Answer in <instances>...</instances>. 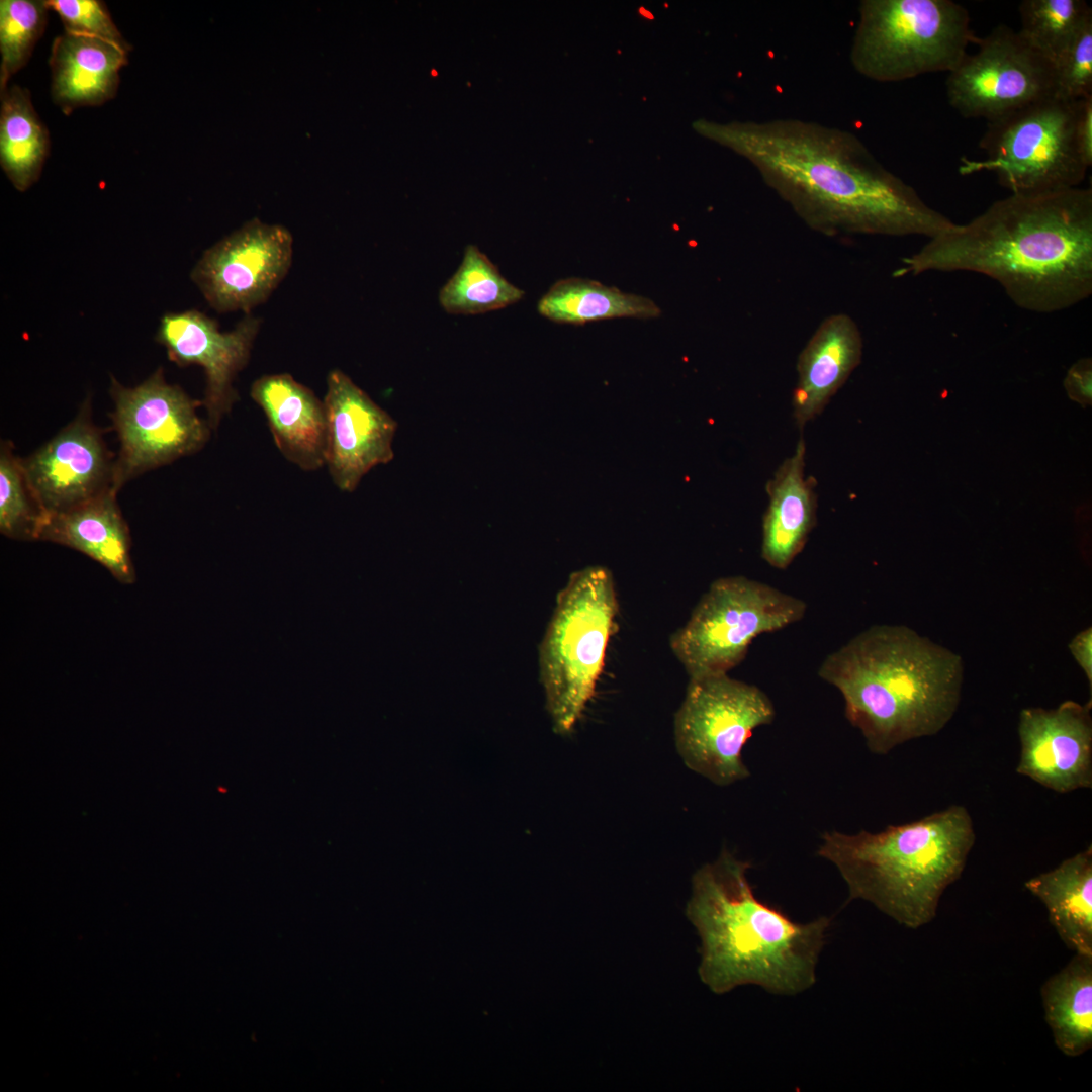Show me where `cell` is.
Instances as JSON below:
<instances>
[{
	"mask_svg": "<svg viewBox=\"0 0 1092 1092\" xmlns=\"http://www.w3.org/2000/svg\"><path fill=\"white\" fill-rule=\"evenodd\" d=\"M1068 396L1083 407L1092 403V360L1082 358L1068 370L1064 379Z\"/></svg>",
	"mask_w": 1092,
	"mask_h": 1092,
	"instance_id": "33",
	"label": "cell"
},
{
	"mask_svg": "<svg viewBox=\"0 0 1092 1092\" xmlns=\"http://www.w3.org/2000/svg\"><path fill=\"white\" fill-rule=\"evenodd\" d=\"M1068 648L1083 670L1088 682L1090 693L1092 691V628L1087 627L1078 632L1069 642Z\"/></svg>",
	"mask_w": 1092,
	"mask_h": 1092,
	"instance_id": "34",
	"label": "cell"
},
{
	"mask_svg": "<svg viewBox=\"0 0 1092 1092\" xmlns=\"http://www.w3.org/2000/svg\"><path fill=\"white\" fill-rule=\"evenodd\" d=\"M776 710L758 687L727 674L689 680L674 715L675 746L691 770L725 787L750 776L742 750L753 731L772 723Z\"/></svg>",
	"mask_w": 1092,
	"mask_h": 1092,
	"instance_id": "10",
	"label": "cell"
},
{
	"mask_svg": "<svg viewBox=\"0 0 1092 1092\" xmlns=\"http://www.w3.org/2000/svg\"><path fill=\"white\" fill-rule=\"evenodd\" d=\"M750 868L723 849L693 875L686 915L701 939L699 977L718 995L745 985L802 993L816 982L830 918L799 923L759 900Z\"/></svg>",
	"mask_w": 1092,
	"mask_h": 1092,
	"instance_id": "3",
	"label": "cell"
},
{
	"mask_svg": "<svg viewBox=\"0 0 1092 1092\" xmlns=\"http://www.w3.org/2000/svg\"><path fill=\"white\" fill-rule=\"evenodd\" d=\"M978 37L952 0H862L849 52L853 69L882 83L954 70Z\"/></svg>",
	"mask_w": 1092,
	"mask_h": 1092,
	"instance_id": "7",
	"label": "cell"
},
{
	"mask_svg": "<svg viewBox=\"0 0 1092 1092\" xmlns=\"http://www.w3.org/2000/svg\"><path fill=\"white\" fill-rule=\"evenodd\" d=\"M901 262L895 277L980 273L1022 309L1069 308L1092 294V189L1010 194Z\"/></svg>",
	"mask_w": 1092,
	"mask_h": 1092,
	"instance_id": "2",
	"label": "cell"
},
{
	"mask_svg": "<svg viewBox=\"0 0 1092 1092\" xmlns=\"http://www.w3.org/2000/svg\"><path fill=\"white\" fill-rule=\"evenodd\" d=\"M127 52L102 38L64 32L55 38L50 57L52 97L66 114L113 98Z\"/></svg>",
	"mask_w": 1092,
	"mask_h": 1092,
	"instance_id": "22",
	"label": "cell"
},
{
	"mask_svg": "<svg viewBox=\"0 0 1092 1092\" xmlns=\"http://www.w3.org/2000/svg\"><path fill=\"white\" fill-rule=\"evenodd\" d=\"M326 465L334 484L352 492L373 467L389 463L396 421L339 369L329 373Z\"/></svg>",
	"mask_w": 1092,
	"mask_h": 1092,
	"instance_id": "16",
	"label": "cell"
},
{
	"mask_svg": "<svg viewBox=\"0 0 1092 1092\" xmlns=\"http://www.w3.org/2000/svg\"><path fill=\"white\" fill-rule=\"evenodd\" d=\"M861 355V333L851 316L833 313L820 323L797 361L792 406L799 429L824 411L859 365Z\"/></svg>",
	"mask_w": 1092,
	"mask_h": 1092,
	"instance_id": "19",
	"label": "cell"
},
{
	"mask_svg": "<svg viewBox=\"0 0 1092 1092\" xmlns=\"http://www.w3.org/2000/svg\"><path fill=\"white\" fill-rule=\"evenodd\" d=\"M975 840L969 811L951 805L876 833L826 832L817 854L836 867L850 900L867 901L900 925L917 929L935 918Z\"/></svg>",
	"mask_w": 1092,
	"mask_h": 1092,
	"instance_id": "5",
	"label": "cell"
},
{
	"mask_svg": "<svg viewBox=\"0 0 1092 1092\" xmlns=\"http://www.w3.org/2000/svg\"><path fill=\"white\" fill-rule=\"evenodd\" d=\"M1081 100L1046 97L988 121L985 158L963 157L959 173L992 172L1010 194L1080 187L1090 168L1077 138Z\"/></svg>",
	"mask_w": 1092,
	"mask_h": 1092,
	"instance_id": "8",
	"label": "cell"
},
{
	"mask_svg": "<svg viewBox=\"0 0 1092 1092\" xmlns=\"http://www.w3.org/2000/svg\"><path fill=\"white\" fill-rule=\"evenodd\" d=\"M976 44L946 79L948 103L962 116L991 121L1054 96L1053 63L1011 27L998 25Z\"/></svg>",
	"mask_w": 1092,
	"mask_h": 1092,
	"instance_id": "12",
	"label": "cell"
},
{
	"mask_svg": "<svg viewBox=\"0 0 1092 1092\" xmlns=\"http://www.w3.org/2000/svg\"><path fill=\"white\" fill-rule=\"evenodd\" d=\"M49 150V132L29 92L17 85L1 91L0 164L17 190L25 191L37 181Z\"/></svg>",
	"mask_w": 1092,
	"mask_h": 1092,
	"instance_id": "26",
	"label": "cell"
},
{
	"mask_svg": "<svg viewBox=\"0 0 1092 1092\" xmlns=\"http://www.w3.org/2000/svg\"><path fill=\"white\" fill-rule=\"evenodd\" d=\"M1024 887L1042 902L1067 947L1092 956V846L1030 878Z\"/></svg>",
	"mask_w": 1092,
	"mask_h": 1092,
	"instance_id": "23",
	"label": "cell"
},
{
	"mask_svg": "<svg viewBox=\"0 0 1092 1092\" xmlns=\"http://www.w3.org/2000/svg\"><path fill=\"white\" fill-rule=\"evenodd\" d=\"M818 675L844 700L848 722L875 754L940 732L962 694L960 654L914 629L877 624L828 654Z\"/></svg>",
	"mask_w": 1092,
	"mask_h": 1092,
	"instance_id": "4",
	"label": "cell"
},
{
	"mask_svg": "<svg viewBox=\"0 0 1092 1092\" xmlns=\"http://www.w3.org/2000/svg\"><path fill=\"white\" fill-rule=\"evenodd\" d=\"M62 20L66 32L84 34L105 39L128 51L121 33L114 24L106 6L97 0H49Z\"/></svg>",
	"mask_w": 1092,
	"mask_h": 1092,
	"instance_id": "32",
	"label": "cell"
},
{
	"mask_svg": "<svg viewBox=\"0 0 1092 1092\" xmlns=\"http://www.w3.org/2000/svg\"><path fill=\"white\" fill-rule=\"evenodd\" d=\"M537 308L552 322L570 325L618 317L646 320L661 314L660 307L648 297L577 277L556 281L540 298Z\"/></svg>",
	"mask_w": 1092,
	"mask_h": 1092,
	"instance_id": "25",
	"label": "cell"
},
{
	"mask_svg": "<svg viewBox=\"0 0 1092 1092\" xmlns=\"http://www.w3.org/2000/svg\"><path fill=\"white\" fill-rule=\"evenodd\" d=\"M806 443L801 438L766 482L768 505L762 518L761 558L786 569L802 552L817 521L816 480L806 476Z\"/></svg>",
	"mask_w": 1092,
	"mask_h": 1092,
	"instance_id": "20",
	"label": "cell"
},
{
	"mask_svg": "<svg viewBox=\"0 0 1092 1092\" xmlns=\"http://www.w3.org/2000/svg\"><path fill=\"white\" fill-rule=\"evenodd\" d=\"M618 613L612 572L592 565L559 592L539 647L540 679L553 729L570 733L594 697Z\"/></svg>",
	"mask_w": 1092,
	"mask_h": 1092,
	"instance_id": "6",
	"label": "cell"
},
{
	"mask_svg": "<svg viewBox=\"0 0 1092 1092\" xmlns=\"http://www.w3.org/2000/svg\"><path fill=\"white\" fill-rule=\"evenodd\" d=\"M252 399L266 416L282 455L300 469L326 465L327 415L324 401L290 374H268L256 379Z\"/></svg>",
	"mask_w": 1092,
	"mask_h": 1092,
	"instance_id": "18",
	"label": "cell"
},
{
	"mask_svg": "<svg viewBox=\"0 0 1092 1092\" xmlns=\"http://www.w3.org/2000/svg\"><path fill=\"white\" fill-rule=\"evenodd\" d=\"M110 489L69 511L46 516L37 540L77 550L104 566L119 582L135 581L130 533Z\"/></svg>",
	"mask_w": 1092,
	"mask_h": 1092,
	"instance_id": "21",
	"label": "cell"
},
{
	"mask_svg": "<svg viewBox=\"0 0 1092 1092\" xmlns=\"http://www.w3.org/2000/svg\"><path fill=\"white\" fill-rule=\"evenodd\" d=\"M1077 138L1082 156L1089 167L1092 165V96L1080 101Z\"/></svg>",
	"mask_w": 1092,
	"mask_h": 1092,
	"instance_id": "35",
	"label": "cell"
},
{
	"mask_svg": "<svg viewBox=\"0 0 1092 1092\" xmlns=\"http://www.w3.org/2000/svg\"><path fill=\"white\" fill-rule=\"evenodd\" d=\"M292 258L291 233L253 218L206 249L190 278L216 311L249 313L282 282Z\"/></svg>",
	"mask_w": 1092,
	"mask_h": 1092,
	"instance_id": "13",
	"label": "cell"
},
{
	"mask_svg": "<svg viewBox=\"0 0 1092 1092\" xmlns=\"http://www.w3.org/2000/svg\"><path fill=\"white\" fill-rule=\"evenodd\" d=\"M1018 775L1060 794L1092 787L1091 701L1068 700L1055 709L1019 713Z\"/></svg>",
	"mask_w": 1092,
	"mask_h": 1092,
	"instance_id": "17",
	"label": "cell"
},
{
	"mask_svg": "<svg viewBox=\"0 0 1092 1092\" xmlns=\"http://www.w3.org/2000/svg\"><path fill=\"white\" fill-rule=\"evenodd\" d=\"M1044 1018L1056 1046L1078 1057L1092 1046V956L1075 953L1041 986Z\"/></svg>",
	"mask_w": 1092,
	"mask_h": 1092,
	"instance_id": "24",
	"label": "cell"
},
{
	"mask_svg": "<svg viewBox=\"0 0 1092 1092\" xmlns=\"http://www.w3.org/2000/svg\"><path fill=\"white\" fill-rule=\"evenodd\" d=\"M806 610L802 599L767 583L742 575L721 577L671 635L670 648L690 679L727 674L757 636L800 621Z\"/></svg>",
	"mask_w": 1092,
	"mask_h": 1092,
	"instance_id": "9",
	"label": "cell"
},
{
	"mask_svg": "<svg viewBox=\"0 0 1092 1092\" xmlns=\"http://www.w3.org/2000/svg\"><path fill=\"white\" fill-rule=\"evenodd\" d=\"M110 414L120 443L114 465V488L118 491L133 477L200 451L211 428L180 386L166 381L162 368L133 387L111 377Z\"/></svg>",
	"mask_w": 1092,
	"mask_h": 1092,
	"instance_id": "11",
	"label": "cell"
},
{
	"mask_svg": "<svg viewBox=\"0 0 1092 1092\" xmlns=\"http://www.w3.org/2000/svg\"><path fill=\"white\" fill-rule=\"evenodd\" d=\"M694 126L747 160L805 224L825 236L931 239L957 224L848 130L791 117L701 119Z\"/></svg>",
	"mask_w": 1092,
	"mask_h": 1092,
	"instance_id": "1",
	"label": "cell"
},
{
	"mask_svg": "<svg viewBox=\"0 0 1092 1092\" xmlns=\"http://www.w3.org/2000/svg\"><path fill=\"white\" fill-rule=\"evenodd\" d=\"M1019 17L1020 37L1054 65L1092 10L1083 0H1024Z\"/></svg>",
	"mask_w": 1092,
	"mask_h": 1092,
	"instance_id": "28",
	"label": "cell"
},
{
	"mask_svg": "<svg viewBox=\"0 0 1092 1092\" xmlns=\"http://www.w3.org/2000/svg\"><path fill=\"white\" fill-rule=\"evenodd\" d=\"M43 514L28 486L21 459L13 445L4 441L0 449V532L16 540H37Z\"/></svg>",
	"mask_w": 1092,
	"mask_h": 1092,
	"instance_id": "30",
	"label": "cell"
},
{
	"mask_svg": "<svg viewBox=\"0 0 1092 1092\" xmlns=\"http://www.w3.org/2000/svg\"><path fill=\"white\" fill-rule=\"evenodd\" d=\"M1054 97L1077 101L1092 96V17L1054 63Z\"/></svg>",
	"mask_w": 1092,
	"mask_h": 1092,
	"instance_id": "31",
	"label": "cell"
},
{
	"mask_svg": "<svg viewBox=\"0 0 1092 1092\" xmlns=\"http://www.w3.org/2000/svg\"><path fill=\"white\" fill-rule=\"evenodd\" d=\"M49 10L47 1H0V92L29 60L44 31Z\"/></svg>",
	"mask_w": 1092,
	"mask_h": 1092,
	"instance_id": "29",
	"label": "cell"
},
{
	"mask_svg": "<svg viewBox=\"0 0 1092 1092\" xmlns=\"http://www.w3.org/2000/svg\"><path fill=\"white\" fill-rule=\"evenodd\" d=\"M90 411V402L86 400L71 423L30 456L21 459L28 486L43 518L115 489V460L106 448L101 430L93 424Z\"/></svg>",
	"mask_w": 1092,
	"mask_h": 1092,
	"instance_id": "14",
	"label": "cell"
},
{
	"mask_svg": "<svg viewBox=\"0 0 1092 1092\" xmlns=\"http://www.w3.org/2000/svg\"><path fill=\"white\" fill-rule=\"evenodd\" d=\"M261 320L247 313L232 330L221 332L215 320L196 309L165 313L156 340L169 359L180 367L198 365L205 374L201 400L211 430L238 401L234 386L238 373L248 364Z\"/></svg>",
	"mask_w": 1092,
	"mask_h": 1092,
	"instance_id": "15",
	"label": "cell"
},
{
	"mask_svg": "<svg viewBox=\"0 0 1092 1092\" xmlns=\"http://www.w3.org/2000/svg\"><path fill=\"white\" fill-rule=\"evenodd\" d=\"M524 294L485 254L469 245L457 271L441 288L439 301L452 314H479L512 305Z\"/></svg>",
	"mask_w": 1092,
	"mask_h": 1092,
	"instance_id": "27",
	"label": "cell"
}]
</instances>
